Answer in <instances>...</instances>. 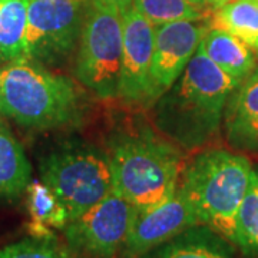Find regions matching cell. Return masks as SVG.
Listing matches in <instances>:
<instances>
[{
	"instance_id": "obj_1",
	"label": "cell",
	"mask_w": 258,
	"mask_h": 258,
	"mask_svg": "<svg viewBox=\"0 0 258 258\" xmlns=\"http://www.w3.org/2000/svg\"><path fill=\"white\" fill-rule=\"evenodd\" d=\"M240 85L198 47L175 83L152 108L162 137L185 151H197L215 138L232 91Z\"/></svg>"
},
{
	"instance_id": "obj_2",
	"label": "cell",
	"mask_w": 258,
	"mask_h": 258,
	"mask_svg": "<svg viewBox=\"0 0 258 258\" xmlns=\"http://www.w3.org/2000/svg\"><path fill=\"white\" fill-rule=\"evenodd\" d=\"M0 115L29 129H55L81 119V91L72 79L20 57L0 66Z\"/></svg>"
},
{
	"instance_id": "obj_3",
	"label": "cell",
	"mask_w": 258,
	"mask_h": 258,
	"mask_svg": "<svg viewBox=\"0 0 258 258\" xmlns=\"http://www.w3.org/2000/svg\"><path fill=\"white\" fill-rule=\"evenodd\" d=\"M108 157L113 189L135 210L165 203L179 186L184 171L179 149L151 131L115 135Z\"/></svg>"
},
{
	"instance_id": "obj_4",
	"label": "cell",
	"mask_w": 258,
	"mask_h": 258,
	"mask_svg": "<svg viewBox=\"0 0 258 258\" xmlns=\"http://www.w3.org/2000/svg\"><path fill=\"white\" fill-rule=\"evenodd\" d=\"M252 164L242 154L222 148L201 151L185 166L179 186L188 195L200 224L237 244V217Z\"/></svg>"
},
{
	"instance_id": "obj_5",
	"label": "cell",
	"mask_w": 258,
	"mask_h": 258,
	"mask_svg": "<svg viewBox=\"0 0 258 258\" xmlns=\"http://www.w3.org/2000/svg\"><path fill=\"white\" fill-rule=\"evenodd\" d=\"M40 179L64 204L71 220L113 191L108 152L82 141H68L39 161Z\"/></svg>"
},
{
	"instance_id": "obj_6",
	"label": "cell",
	"mask_w": 258,
	"mask_h": 258,
	"mask_svg": "<svg viewBox=\"0 0 258 258\" xmlns=\"http://www.w3.org/2000/svg\"><path fill=\"white\" fill-rule=\"evenodd\" d=\"M122 52V13L92 0L75 57L76 79L99 99L118 98Z\"/></svg>"
},
{
	"instance_id": "obj_7",
	"label": "cell",
	"mask_w": 258,
	"mask_h": 258,
	"mask_svg": "<svg viewBox=\"0 0 258 258\" xmlns=\"http://www.w3.org/2000/svg\"><path fill=\"white\" fill-rule=\"evenodd\" d=\"M85 0H29L25 56L45 66L66 63L78 49Z\"/></svg>"
},
{
	"instance_id": "obj_8",
	"label": "cell",
	"mask_w": 258,
	"mask_h": 258,
	"mask_svg": "<svg viewBox=\"0 0 258 258\" xmlns=\"http://www.w3.org/2000/svg\"><path fill=\"white\" fill-rule=\"evenodd\" d=\"M134 207L115 189L66 224L64 240L75 257L120 258Z\"/></svg>"
},
{
	"instance_id": "obj_9",
	"label": "cell",
	"mask_w": 258,
	"mask_h": 258,
	"mask_svg": "<svg viewBox=\"0 0 258 258\" xmlns=\"http://www.w3.org/2000/svg\"><path fill=\"white\" fill-rule=\"evenodd\" d=\"M208 29L210 26L205 20H179L155 26L148 108L181 76L197 53Z\"/></svg>"
},
{
	"instance_id": "obj_10",
	"label": "cell",
	"mask_w": 258,
	"mask_h": 258,
	"mask_svg": "<svg viewBox=\"0 0 258 258\" xmlns=\"http://www.w3.org/2000/svg\"><path fill=\"white\" fill-rule=\"evenodd\" d=\"M200 224L192 203L178 186L165 203L147 210H135L120 258H139L148 251Z\"/></svg>"
},
{
	"instance_id": "obj_11",
	"label": "cell",
	"mask_w": 258,
	"mask_h": 258,
	"mask_svg": "<svg viewBox=\"0 0 258 258\" xmlns=\"http://www.w3.org/2000/svg\"><path fill=\"white\" fill-rule=\"evenodd\" d=\"M123 52L119 98L129 105L147 106L155 25L134 6L122 13Z\"/></svg>"
},
{
	"instance_id": "obj_12",
	"label": "cell",
	"mask_w": 258,
	"mask_h": 258,
	"mask_svg": "<svg viewBox=\"0 0 258 258\" xmlns=\"http://www.w3.org/2000/svg\"><path fill=\"white\" fill-rule=\"evenodd\" d=\"M222 128L230 147L258 154V64L230 95Z\"/></svg>"
},
{
	"instance_id": "obj_13",
	"label": "cell",
	"mask_w": 258,
	"mask_h": 258,
	"mask_svg": "<svg viewBox=\"0 0 258 258\" xmlns=\"http://www.w3.org/2000/svg\"><path fill=\"white\" fill-rule=\"evenodd\" d=\"M234 244L198 224L139 258H237Z\"/></svg>"
},
{
	"instance_id": "obj_14",
	"label": "cell",
	"mask_w": 258,
	"mask_h": 258,
	"mask_svg": "<svg viewBox=\"0 0 258 258\" xmlns=\"http://www.w3.org/2000/svg\"><path fill=\"white\" fill-rule=\"evenodd\" d=\"M200 46L222 72L237 82H242L257 66L255 50L221 29H208Z\"/></svg>"
},
{
	"instance_id": "obj_15",
	"label": "cell",
	"mask_w": 258,
	"mask_h": 258,
	"mask_svg": "<svg viewBox=\"0 0 258 258\" xmlns=\"http://www.w3.org/2000/svg\"><path fill=\"white\" fill-rule=\"evenodd\" d=\"M32 181V165L23 147L0 120V198L15 203Z\"/></svg>"
},
{
	"instance_id": "obj_16",
	"label": "cell",
	"mask_w": 258,
	"mask_h": 258,
	"mask_svg": "<svg viewBox=\"0 0 258 258\" xmlns=\"http://www.w3.org/2000/svg\"><path fill=\"white\" fill-rule=\"evenodd\" d=\"M210 29H221L258 50V0H231L208 16Z\"/></svg>"
},
{
	"instance_id": "obj_17",
	"label": "cell",
	"mask_w": 258,
	"mask_h": 258,
	"mask_svg": "<svg viewBox=\"0 0 258 258\" xmlns=\"http://www.w3.org/2000/svg\"><path fill=\"white\" fill-rule=\"evenodd\" d=\"M29 0H0V63L25 56Z\"/></svg>"
},
{
	"instance_id": "obj_18",
	"label": "cell",
	"mask_w": 258,
	"mask_h": 258,
	"mask_svg": "<svg viewBox=\"0 0 258 258\" xmlns=\"http://www.w3.org/2000/svg\"><path fill=\"white\" fill-rule=\"evenodd\" d=\"M25 194L30 222L47 228L63 230L66 224L71 221L64 204L42 179H32Z\"/></svg>"
},
{
	"instance_id": "obj_19",
	"label": "cell",
	"mask_w": 258,
	"mask_h": 258,
	"mask_svg": "<svg viewBox=\"0 0 258 258\" xmlns=\"http://www.w3.org/2000/svg\"><path fill=\"white\" fill-rule=\"evenodd\" d=\"M247 258H258V166H252L248 188L237 217V244Z\"/></svg>"
},
{
	"instance_id": "obj_20",
	"label": "cell",
	"mask_w": 258,
	"mask_h": 258,
	"mask_svg": "<svg viewBox=\"0 0 258 258\" xmlns=\"http://www.w3.org/2000/svg\"><path fill=\"white\" fill-rule=\"evenodd\" d=\"M132 6L155 26L179 20H205L211 13L189 0H134Z\"/></svg>"
},
{
	"instance_id": "obj_21",
	"label": "cell",
	"mask_w": 258,
	"mask_h": 258,
	"mask_svg": "<svg viewBox=\"0 0 258 258\" xmlns=\"http://www.w3.org/2000/svg\"><path fill=\"white\" fill-rule=\"evenodd\" d=\"M0 258H76L69 251L56 245L55 240L25 238L0 249Z\"/></svg>"
},
{
	"instance_id": "obj_22",
	"label": "cell",
	"mask_w": 258,
	"mask_h": 258,
	"mask_svg": "<svg viewBox=\"0 0 258 258\" xmlns=\"http://www.w3.org/2000/svg\"><path fill=\"white\" fill-rule=\"evenodd\" d=\"M93 2L109 6L112 9H116L118 12H120V13H125L134 5V0H93Z\"/></svg>"
},
{
	"instance_id": "obj_23",
	"label": "cell",
	"mask_w": 258,
	"mask_h": 258,
	"mask_svg": "<svg viewBox=\"0 0 258 258\" xmlns=\"http://www.w3.org/2000/svg\"><path fill=\"white\" fill-rule=\"evenodd\" d=\"M208 2V8L211 10L217 9V8H220L222 5H225V3H228L231 0H207Z\"/></svg>"
},
{
	"instance_id": "obj_24",
	"label": "cell",
	"mask_w": 258,
	"mask_h": 258,
	"mask_svg": "<svg viewBox=\"0 0 258 258\" xmlns=\"http://www.w3.org/2000/svg\"><path fill=\"white\" fill-rule=\"evenodd\" d=\"M189 2H192L194 5H197V6L203 8V9H207L211 12V9L208 8V2H207V0H189Z\"/></svg>"
},
{
	"instance_id": "obj_25",
	"label": "cell",
	"mask_w": 258,
	"mask_h": 258,
	"mask_svg": "<svg viewBox=\"0 0 258 258\" xmlns=\"http://www.w3.org/2000/svg\"><path fill=\"white\" fill-rule=\"evenodd\" d=\"M257 59H258V50H257Z\"/></svg>"
}]
</instances>
